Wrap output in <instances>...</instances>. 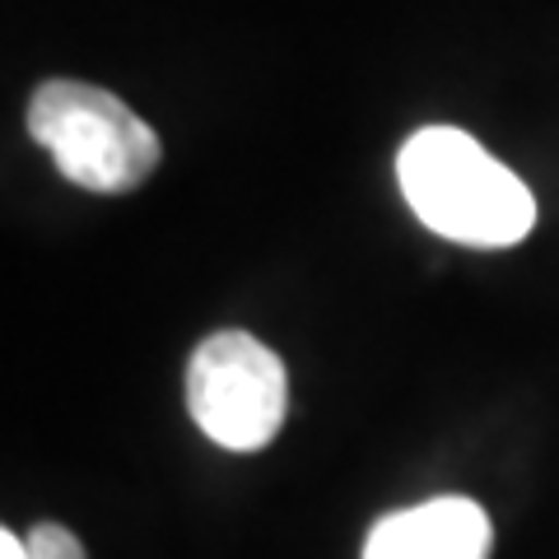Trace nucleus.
Segmentation results:
<instances>
[{
	"label": "nucleus",
	"mask_w": 559,
	"mask_h": 559,
	"mask_svg": "<svg viewBox=\"0 0 559 559\" xmlns=\"http://www.w3.org/2000/svg\"><path fill=\"white\" fill-rule=\"evenodd\" d=\"M28 135L84 191H135L159 168L164 145L140 112L84 80H47L28 103Z\"/></svg>",
	"instance_id": "nucleus-2"
},
{
	"label": "nucleus",
	"mask_w": 559,
	"mask_h": 559,
	"mask_svg": "<svg viewBox=\"0 0 559 559\" xmlns=\"http://www.w3.org/2000/svg\"><path fill=\"white\" fill-rule=\"evenodd\" d=\"M489 518L476 499H429L388 513L364 540V559H485Z\"/></svg>",
	"instance_id": "nucleus-4"
},
{
	"label": "nucleus",
	"mask_w": 559,
	"mask_h": 559,
	"mask_svg": "<svg viewBox=\"0 0 559 559\" xmlns=\"http://www.w3.org/2000/svg\"><path fill=\"white\" fill-rule=\"evenodd\" d=\"M0 559H90L80 546V536L61 527V522H38L24 540L10 527L0 532Z\"/></svg>",
	"instance_id": "nucleus-5"
},
{
	"label": "nucleus",
	"mask_w": 559,
	"mask_h": 559,
	"mask_svg": "<svg viewBox=\"0 0 559 559\" xmlns=\"http://www.w3.org/2000/svg\"><path fill=\"white\" fill-rule=\"evenodd\" d=\"M396 182L419 224L466 248H513L536 224L527 182L457 127L415 131L396 154Z\"/></svg>",
	"instance_id": "nucleus-1"
},
{
	"label": "nucleus",
	"mask_w": 559,
	"mask_h": 559,
	"mask_svg": "<svg viewBox=\"0 0 559 559\" xmlns=\"http://www.w3.org/2000/svg\"><path fill=\"white\" fill-rule=\"evenodd\" d=\"M187 411L210 443L257 452L289 415V373L248 331H215L187 364Z\"/></svg>",
	"instance_id": "nucleus-3"
}]
</instances>
